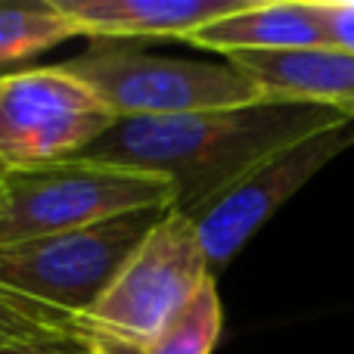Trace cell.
Wrapping results in <instances>:
<instances>
[{"instance_id":"obj_1","label":"cell","mask_w":354,"mask_h":354,"mask_svg":"<svg viewBox=\"0 0 354 354\" xmlns=\"http://www.w3.org/2000/svg\"><path fill=\"white\" fill-rule=\"evenodd\" d=\"M342 112L268 97L239 109L162 118H118L78 156L171 180L174 212L193 214L274 153L342 122Z\"/></svg>"},{"instance_id":"obj_2","label":"cell","mask_w":354,"mask_h":354,"mask_svg":"<svg viewBox=\"0 0 354 354\" xmlns=\"http://www.w3.org/2000/svg\"><path fill=\"white\" fill-rule=\"evenodd\" d=\"M212 280L187 214L168 208L112 286L78 314V333L100 354H143Z\"/></svg>"},{"instance_id":"obj_3","label":"cell","mask_w":354,"mask_h":354,"mask_svg":"<svg viewBox=\"0 0 354 354\" xmlns=\"http://www.w3.org/2000/svg\"><path fill=\"white\" fill-rule=\"evenodd\" d=\"M59 66L91 87L115 118L239 109L268 100V93L230 62L171 59L147 53L131 41H93L84 53Z\"/></svg>"},{"instance_id":"obj_4","label":"cell","mask_w":354,"mask_h":354,"mask_svg":"<svg viewBox=\"0 0 354 354\" xmlns=\"http://www.w3.org/2000/svg\"><path fill=\"white\" fill-rule=\"evenodd\" d=\"M171 205V180L134 168L66 159L6 171L0 180V245L31 243L115 214Z\"/></svg>"},{"instance_id":"obj_5","label":"cell","mask_w":354,"mask_h":354,"mask_svg":"<svg viewBox=\"0 0 354 354\" xmlns=\"http://www.w3.org/2000/svg\"><path fill=\"white\" fill-rule=\"evenodd\" d=\"M165 212L140 208L78 230L0 245V289L78 317L97 305Z\"/></svg>"},{"instance_id":"obj_6","label":"cell","mask_w":354,"mask_h":354,"mask_svg":"<svg viewBox=\"0 0 354 354\" xmlns=\"http://www.w3.org/2000/svg\"><path fill=\"white\" fill-rule=\"evenodd\" d=\"M118 118L62 66L0 75V165L6 171L78 159Z\"/></svg>"},{"instance_id":"obj_7","label":"cell","mask_w":354,"mask_h":354,"mask_svg":"<svg viewBox=\"0 0 354 354\" xmlns=\"http://www.w3.org/2000/svg\"><path fill=\"white\" fill-rule=\"evenodd\" d=\"M354 147V118L330 124L305 140L274 153L239 177L230 189L214 196L199 212L187 214L196 227L199 245L205 252L208 274H218L239 255L245 243L305 187L317 171H324L333 159Z\"/></svg>"},{"instance_id":"obj_8","label":"cell","mask_w":354,"mask_h":354,"mask_svg":"<svg viewBox=\"0 0 354 354\" xmlns=\"http://www.w3.org/2000/svg\"><path fill=\"white\" fill-rule=\"evenodd\" d=\"M252 0H53L75 35L93 41L187 37L202 25L245 10Z\"/></svg>"},{"instance_id":"obj_9","label":"cell","mask_w":354,"mask_h":354,"mask_svg":"<svg viewBox=\"0 0 354 354\" xmlns=\"http://www.w3.org/2000/svg\"><path fill=\"white\" fill-rule=\"evenodd\" d=\"M183 41L224 56L330 47L317 0H252L245 10L202 25Z\"/></svg>"},{"instance_id":"obj_10","label":"cell","mask_w":354,"mask_h":354,"mask_svg":"<svg viewBox=\"0 0 354 354\" xmlns=\"http://www.w3.org/2000/svg\"><path fill=\"white\" fill-rule=\"evenodd\" d=\"M233 68L249 75L268 97L336 109L354 118V56L333 47L286 53H230Z\"/></svg>"},{"instance_id":"obj_11","label":"cell","mask_w":354,"mask_h":354,"mask_svg":"<svg viewBox=\"0 0 354 354\" xmlns=\"http://www.w3.org/2000/svg\"><path fill=\"white\" fill-rule=\"evenodd\" d=\"M75 37L53 0L0 3V66L22 62Z\"/></svg>"},{"instance_id":"obj_12","label":"cell","mask_w":354,"mask_h":354,"mask_svg":"<svg viewBox=\"0 0 354 354\" xmlns=\"http://www.w3.org/2000/svg\"><path fill=\"white\" fill-rule=\"evenodd\" d=\"M221 326H224V311L218 299V280L212 277L180 311V317L143 354H212L221 339Z\"/></svg>"},{"instance_id":"obj_13","label":"cell","mask_w":354,"mask_h":354,"mask_svg":"<svg viewBox=\"0 0 354 354\" xmlns=\"http://www.w3.org/2000/svg\"><path fill=\"white\" fill-rule=\"evenodd\" d=\"M62 333L81 336L78 320L72 314L0 289V348L19 342H35V339L47 336H62Z\"/></svg>"},{"instance_id":"obj_14","label":"cell","mask_w":354,"mask_h":354,"mask_svg":"<svg viewBox=\"0 0 354 354\" xmlns=\"http://www.w3.org/2000/svg\"><path fill=\"white\" fill-rule=\"evenodd\" d=\"M333 50L354 56V0H317Z\"/></svg>"},{"instance_id":"obj_15","label":"cell","mask_w":354,"mask_h":354,"mask_svg":"<svg viewBox=\"0 0 354 354\" xmlns=\"http://www.w3.org/2000/svg\"><path fill=\"white\" fill-rule=\"evenodd\" d=\"M0 354H100V351H97V345L87 342L84 336L62 333V336L35 339V342L6 345V348H0Z\"/></svg>"},{"instance_id":"obj_16","label":"cell","mask_w":354,"mask_h":354,"mask_svg":"<svg viewBox=\"0 0 354 354\" xmlns=\"http://www.w3.org/2000/svg\"><path fill=\"white\" fill-rule=\"evenodd\" d=\"M3 174H6V168H3V165H0V177H3Z\"/></svg>"},{"instance_id":"obj_17","label":"cell","mask_w":354,"mask_h":354,"mask_svg":"<svg viewBox=\"0 0 354 354\" xmlns=\"http://www.w3.org/2000/svg\"><path fill=\"white\" fill-rule=\"evenodd\" d=\"M0 180H3V177H0Z\"/></svg>"}]
</instances>
